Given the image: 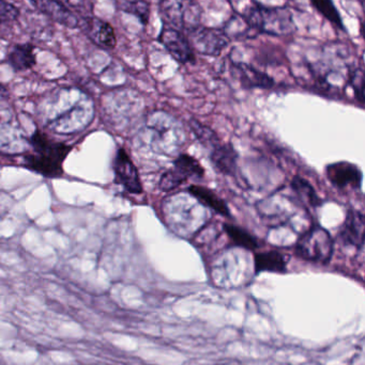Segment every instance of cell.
Wrapping results in <instances>:
<instances>
[{
    "label": "cell",
    "mask_w": 365,
    "mask_h": 365,
    "mask_svg": "<svg viewBox=\"0 0 365 365\" xmlns=\"http://www.w3.org/2000/svg\"><path fill=\"white\" fill-rule=\"evenodd\" d=\"M30 4L56 23L68 28L79 26V19L60 0H29Z\"/></svg>",
    "instance_id": "cell-11"
},
{
    "label": "cell",
    "mask_w": 365,
    "mask_h": 365,
    "mask_svg": "<svg viewBox=\"0 0 365 365\" xmlns=\"http://www.w3.org/2000/svg\"><path fill=\"white\" fill-rule=\"evenodd\" d=\"M210 160L223 175H234L237 170V152L231 145L221 141L209 148Z\"/></svg>",
    "instance_id": "cell-13"
},
{
    "label": "cell",
    "mask_w": 365,
    "mask_h": 365,
    "mask_svg": "<svg viewBox=\"0 0 365 365\" xmlns=\"http://www.w3.org/2000/svg\"><path fill=\"white\" fill-rule=\"evenodd\" d=\"M235 68L237 70L240 83L246 89H252V88L270 89L274 86V81L271 77L249 64L238 62L235 64Z\"/></svg>",
    "instance_id": "cell-14"
},
{
    "label": "cell",
    "mask_w": 365,
    "mask_h": 365,
    "mask_svg": "<svg viewBox=\"0 0 365 365\" xmlns=\"http://www.w3.org/2000/svg\"><path fill=\"white\" fill-rule=\"evenodd\" d=\"M70 6L75 9H85V0H66Z\"/></svg>",
    "instance_id": "cell-25"
},
{
    "label": "cell",
    "mask_w": 365,
    "mask_h": 365,
    "mask_svg": "<svg viewBox=\"0 0 365 365\" xmlns=\"http://www.w3.org/2000/svg\"><path fill=\"white\" fill-rule=\"evenodd\" d=\"M159 13L164 26L186 34L201 25L203 10L195 0H160Z\"/></svg>",
    "instance_id": "cell-3"
},
{
    "label": "cell",
    "mask_w": 365,
    "mask_h": 365,
    "mask_svg": "<svg viewBox=\"0 0 365 365\" xmlns=\"http://www.w3.org/2000/svg\"><path fill=\"white\" fill-rule=\"evenodd\" d=\"M88 38L102 48L113 49L117 44L114 28L107 21L94 16H87L79 24Z\"/></svg>",
    "instance_id": "cell-10"
},
{
    "label": "cell",
    "mask_w": 365,
    "mask_h": 365,
    "mask_svg": "<svg viewBox=\"0 0 365 365\" xmlns=\"http://www.w3.org/2000/svg\"><path fill=\"white\" fill-rule=\"evenodd\" d=\"M244 19L255 32L272 36H287L296 31L293 14L287 8H270L253 4L246 9Z\"/></svg>",
    "instance_id": "cell-2"
},
{
    "label": "cell",
    "mask_w": 365,
    "mask_h": 365,
    "mask_svg": "<svg viewBox=\"0 0 365 365\" xmlns=\"http://www.w3.org/2000/svg\"><path fill=\"white\" fill-rule=\"evenodd\" d=\"M32 151L24 158L29 170L49 179L60 178L64 173V163L71 148L49 138L45 133L36 130L29 140Z\"/></svg>",
    "instance_id": "cell-1"
},
{
    "label": "cell",
    "mask_w": 365,
    "mask_h": 365,
    "mask_svg": "<svg viewBox=\"0 0 365 365\" xmlns=\"http://www.w3.org/2000/svg\"><path fill=\"white\" fill-rule=\"evenodd\" d=\"M291 187H293L295 192L297 193L299 199H301L302 201L306 202V204L312 206V207H319L323 203L321 197L317 195L315 189L313 188L312 185L306 181V180H304V178L299 177V175L294 177L293 181H291Z\"/></svg>",
    "instance_id": "cell-19"
},
{
    "label": "cell",
    "mask_w": 365,
    "mask_h": 365,
    "mask_svg": "<svg viewBox=\"0 0 365 365\" xmlns=\"http://www.w3.org/2000/svg\"><path fill=\"white\" fill-rule=\"evenodd\" d=\"M159 41L169 51L176 61L182 64L195 61L194 51H193L186 34L182 32L164 26L159 36Z\"/></svg>",
    "instance_id": "cell-8"
},
{
    "label": "cell",
    "mask_w": 365,
    "mask_h": 365,
    "mask_svg": "<svg viewBox=\"0 0 365 365\" xmlns=\"http://www.w3.org/2000/svg\"><path fill=\"white\" fill-rule=\"evenodd\" d=\"M205 170L196 158L188 154H181L174 162L173 168L167 170L159 182L161 190L171 191L190 179H201Z\"/></svg>",
    "instance_id": "cell-5"
},
{
    "label": "cell",
    "mask_w": 365,
    "mask_h": 365,
    "mask_svg": "<svg viewBox=\"0 0 365 365\" xmlns=\"http://www.w3.org/2000/svg\"><path fill=\"white\" fill-rule=\"evenodd\" d=\"M8 96V91H6V88L0 83V98H6Z\"/></svg>",
    "instance_id": "cell-26"
},
{
    "label": "cell",
    "mask_w": 365,
    "mask_h": 365,
    "mask_svg": "<svg viewBox=\"0 0 365 365\" xmlns=\"http://www.w3.org/2000/svg\"><path fill=\"white\" fill-rule=\"evenodd\" d=\"M8 61L16 72L29 70L36 62L34 45L30 43L15 45L9 53Z\"/></svg>",
    "instance_id": "cell-17"
},
{
    "label": "cell",
    "mask_w": 365,
    "mask_h": 365,
    "mask_svg": "<svg viewBox=\"0 0 365 365\" xmlns=\"http://www.w3.org/2000/svg\"><path fill=\"white\" fill-rule=\"evenodd\" d=\"M295 251L298 257L306 261L327 264L334 252V240L327 230L314 225L300 236Z\"/></svg>",
    "instance_id": "cell-4"
},
{
    "label": "cell",
    "mask_w": 365,
    "mask_h": 365,
    "mask_svg": "<svg viewBox=\"0 0 365 365\" xmlns=\"http://www.w3.org/2000/svg\"><path fill=\"white\" fill-rule=\"evenodd\" d=\"M188 192L193 195L195 199H197L199 203L211 208L212 210L218 212V214L222 215L224 217L231 216V212H229L226 202L221 199L211 189L207 188V187L199 186V185H192V186L189 187Z\"/></svg>",
    "instance_id": "cell-15"
},
{
    "label": "cell",
    "mask_w": 365,
    "mask_h": 365,
    "mask_svg": "<svg viewBox=\"0 0 365 365\" xmlns=\"http://www.w3.org/2000/svg\"><path fill=\"white\" fill-rule=\"evenodd\" d=\"M351 87L355 92L356 98L359 101L360 104L364 105V72L362 68H355L351 71L349 76Z\"/></svg>",
    "instance_id": "cell-23"
},
{
    "label": "cell",
    "mask_w": 365,
    "mask_h": 365,
    "mask_svg": "<svg viewBox=\"0 0 365 365\" xmlns=\"http://www.w3.org/2000/svg\"><path fill=\"white\" fill-rule=\"evenodd\" d=\"M193 51L206 56H220L229 46V40L224 30L219 28H208L199 25L186 34Z\"/></svg>",
    "instance_id": "cell-6"
},
{
    "label": "cell",
    "mask_w": 365,
    "mask_h": 365,
    "mask_svg": "<svg viewBox=\"0 0 365 365\" xmlns=\"http://www.w3.org/2000/svg\"><path fill=\"white\" fill-rule=\"evenodd\" d=\"M364 215L359 210H349L340 232L341 240L349 246L362 248L364 245Z\"/></svg>",
    "instance_id": "cell-12"
},
{
    "label": "cell",
    "mask_w": 365,
    "mask_h": 365,
    "mask_svg": "<svg viewBox=\"0 0 365 365\" xmlns=\"http://www.w3.org/2000/svg\"><path fill=\"white\" fill-rule=\"evenodd\" d=\"M287 269V257L280 251L272 250L255 255L256 272H285Z\"/></svg>",
    "instance_id": "cell-16"
},
{
    "label": "cell",
    "mask_w": 365,
    "mask_h": 365,
    "mask_svg": "<svg viewBox=\"0 0 365 365\" xmlns=\"http://www.w3.org/2000/svg\"><path fill=\"white\" fill-rule=\"evenodd\" d=\"M122 10L139 17V21L144 25H146L149 21L150 6L145 0H134V1L128 2L122 6Z\"/></svg>",
    "instance_id": "cell-22"
},
{
    "label": "cell",
    "mask_w": 365,
    "mask_h": 365,
    "mask_svg": "<svg viewBox=\"0 0 365 365\" xmlns=\"http://www.w3.org/2000/svg\"><path fill=\"white\" fill-rule=\"evenodd\" d=\"M311 4L330 23L334 24L339 29L345 30L342 17L332 0H311Z\"/></svg>",
    "instance_id": "cell-20"
},
{
    "label": "cell",
    "mask_w": 365,
    "mask_h": 365,
    "mask_svg": "<svg viewBox=\"0 0 365 365\" xmlns=\"http://www.w3.org/2000/svg\"><path fill=\"white\" fill-rule=\"evenodd\" d=\"M19 16V10L6 0H0V23H10Z\"/></svg>",
    "instance_id": "cell-24"
},
{
    "label": "cell",
    "mask_w": 365,
    "mask_h": 365,
    "mask_svg": "<svg viewBox=\"0 0 365 365\" xmlns=\"http://www.w3.org/2000/svg\"><path fill=\"white\" fill-rule=\"evenodd\" d=\"M224 231L227 234L231 242L237 246L242 247L246 250L255 251L259 248V242L255 236L249 233L246 230L238 227V225H229L225 223Z\"/></svg>",
    "instance_id": "cell-18"
},
{
    "label": "cell",
    "mask_w": 365,
    "mask_h": 365,
    "mask_svg": "<svg viewBox=\"0 0 365 365\" xmlns=\"http://www.w3.org/2000/svg\"><path fill=\"white\" fill-rule=\"evenodd\" d=\"M224 32L229 36V40L231 38H249V34L251 31H254L252 28L246 23L244 16H233L224 27ZM255 32V31H254Z\"/></svg>",
    "instance_id": "cell-21"
},
{
    "label": "cell",
    "mask_w": 365,
    "mask_h": 365,
    "mask_svg": "<svg viewBox=\"0 0 365 365\" xmlns=\"http://www.w3.org/2000/svg\"><path fill=\"white\" fill-rule=\"evenodd\" d=\"M327 178L334 186L341 190L361 188V170L351 163L340 162L329 165L327 167Z\"/></svg>",
    "instance_id": "cell-9"
},
{
    "label": "cell",
    "mask_w": 365,
    "mask_h": 365,
    "mask_svg": "<svg viewBox=\"0 0 365 365\" xmlns=\"http://www.w3.org/2000/svg\"><path fill=\"white\" fill-rule=\"evenodd\" d=\"M113 169L115 173V182L124 190L133 195H139L143 192L139 171L126 150H118L114 160Z\"/></svg>",
    "instance_id": "cell-7"
}]
</instances>
